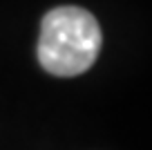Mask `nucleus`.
Here are the masks:
<instances>
[{"mask_svg": "<svg viewBox=\"0 0 152 150\" xmlns=\"http://www.w3.org/2000/svg\"><path fill=\"white\" fill-rule=\"evenodd\" d=\"M101 43V27L87 9L56 7L40 25L38 61L52 76H78L94 65Z\"/></svg>", "mask_w": 152, "mask_h": 150, "instance_id": "nucleus-1", "label": "nucleus"}]
</instances>
